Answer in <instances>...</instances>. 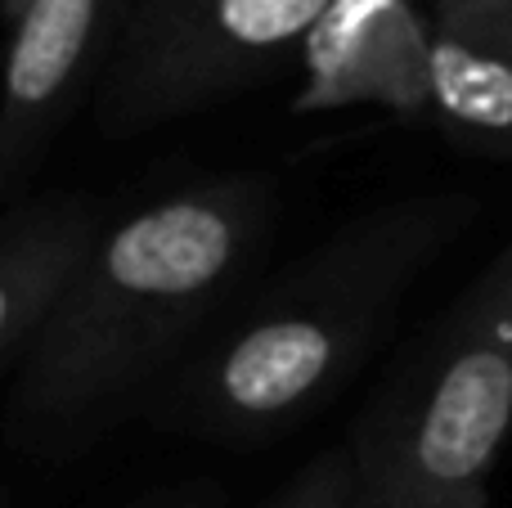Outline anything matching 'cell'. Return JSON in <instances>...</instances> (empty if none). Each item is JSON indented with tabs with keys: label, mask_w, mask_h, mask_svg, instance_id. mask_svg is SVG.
Here are the masks:
<instances>
[{
	"label": "cell",
	"mask_w": 512,
	"mask_h": 508,
	"mask_svg": "<svg viewBox=\"0 0 512 508\" xmlns=\"http://www.w3.org/2000/svg\"><path fill=\"white\" fill-rule=\"evenodd\" d=\"M463 221V198H405L337 230L198 347L180 419L198 437L256 441L333 401Z\"/></svg>",
	"instance_id": "cell-2"
},
{
	"label": "cell",
	"mask_w": 512,
	"mask_h": 508,
	"mask_svg": "<svg viewBox=\"0 0 512 508\" xmlns=\"http://www.w3.org/2000/svg\"><path fill=\"white\" fill-rule=\"evenodd\" d=\"M328 0H144L113 59L104 126L149 131L265 81Z\"/></svg>",
	"instance_id": "cell-4"
},
{
	"label": "cell",
	"mask_w": 512,
	"mask_h": 508,
	"mask_svg": "<svg viewBox=\"0 0 512 508\" xmlns=\"http://www.w3.org/2000/svg\"><path fill=\"white\" fill-rule=\"evenodd\" d=\"M468 508H486V504H468Z\"/></svg>",
	"instance_id": "cell-11"
},
{
	"label": "cell",
	"mask_w": 512,
	"mask_h": 508,
	"mask_svg": "<svg viewBox=\"0 0 512 508\" xmlns=\"http://www.w3.org/2000/svg\"><path fill=\"white\" fill-rule=\"evenodd\" d=\"M270 508H355V473L346 446L324 450L315 464H306V473L292 477Z\"/></svg>",
	"instance_id": "cell-9"
},
{
	"label": "cell",
	"mask_w": 512,
	"mask_h": 508,
	"mask_svg": "<svg viewBox=\"0 0 512 508\" xmlns=\"http://www.w3.org/2000/svg\"><path fill=\"white\" fill-rule=\"evenodd\" d=\"M427 113L468 149L512 158V0H441L427 41Z\"/></svg>",
	"instance_id": "cell-7"
},
{
	"label": "cell",
	"mask_w": 512,
	"mask_h": 508,
	"mask_svg": "<svg viewBox=\"0 0 512 508\" xmlns=\"http://www.w3.org/2000/svg\"><path fill=\"white\" fill-rule=\"evenodd\" d=\"M95 234V207L72 194L41 198L0 225V360L27 356Z\"/></svg>",
	"instance_id": "cell-8"
},
{
	"label": "cell",
	"mask_w": 512,
	"mask_h": 508,
	"mask_svg": "<svg viewBox=\"0 0 512 508\" xmlns=\"http://www.w3.org/2000/svg\"><path fill=\"white\" fill-rule=\"evenodd\" d=\"M117 0H27L9 23L0 63V198L41 162L81 95Z\"/></svg>",
	"instance_id": "cell-6"
},
{
	"label": "cell",
	"mask_w": 512,
	"mask_h": 508,
	"mask_svg": "<svg viewBox=\"0 0 512 508\" xmlns=\"http://www.w3.org/2000/svg\"><path fill=\"white\" fill-rule=\"evenodd\" d=\"M512 437V239L373 392L346 441L355 508L486 504Z\"/></svg>",
	"instance_id": "cell-3"
},
{
	"label": "cell",
	"mask_w": 512,
	"mask_h": 508,
	"mask_svg": "<svg viewBox=\"0 0 512 508\" xmlns=\"http://www.w3.org/2000/svg\"><path fill=\"white\" fill-rule=\"evenodd\" d=\"M270 189L221 176L171 189L99 225L14 383V428L72 446L90 437L212 315L261 252Z\"/></svg>",
	"instance_id": "cell-1"
},
{
	"label": "cell",
	"mask_w": 512,
	"mask_h": 508,
	"mask_svg": "<svg viewBox=\"0 0 512 508\" xmlns=\"http://www.w3.org/2000/svg\"><path fill=\"white\" fill-rule=\"evenodd\" d=\"M0 5H5V14H9V23H14V18H18V9H23V5H27V0H0Z\"/></svg>",
	"instance_id": "cell-10"
},
{
	"label": "cell",
	"mask_w": 512,
	"mask_h": 508,
	"mask_svg": "<svg viewBox=\"0 0 512 508\" xmlns=\"http://www.w3.org/2000/svg\"><path fill=\"white\" fill-rule=\"evenodd\" d=\"M427 41L432 23L409 0H328L301 41L292 113H427Z\"/></svg>",
	"instance_id": "cell-5"
}]
</instances>
